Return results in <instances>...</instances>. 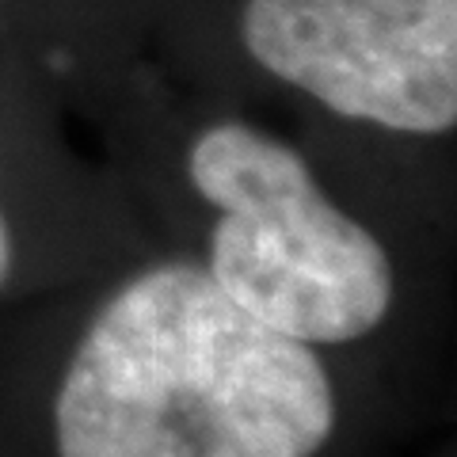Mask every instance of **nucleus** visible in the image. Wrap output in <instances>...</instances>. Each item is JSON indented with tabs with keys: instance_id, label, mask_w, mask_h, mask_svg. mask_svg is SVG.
Returning a JSON list of instances; mask_svg holds the SVG:
<instances>
[{
	"instance_id": "1",
	"label": "nucleus",
	"mask_w": 457,
	"mask_h": 457,
	"mask_svg": "<svg viewBox=\"0 0 457 457\" xmlns=\"http://www.w3.org/2000/svg\"><path fill=\"white\" fill-rule=\"evenodd\" d=\"M332 431L336 393L309 343L255 320L195 263L126 282L54 404L57 457H317Z\"/></svg>"
},
{
	"instance_id": "2",
	"label": "nucleus",
	"mask_w": 457,
	"mask_h": 457,
	"mask_svg": "<svg viewBox=\"0 0 457 457\" xmlns=\"http://www.w3.org/2000/svg\"><path fill=\"white\" fill-rule=\"evenodd\" d=\"M179 171L210 218L206 275L255 320L317 347L354 343L389 317V252L297 145L218 114L187 130Z\"/></svg>"
},
{
	"instance_id": "3",
	"label": "nucleus",
	"mask_w": 457,
	"mask_h": 457,
	"mask_svg": "<svg viewBox=\"0 0 457 457\" xmlns=\"http://www.w3.org/2000/svg\"><path fill=\"white\" fill-rule=\"evenodd\" d=\"M260 77L400 137L457 126V0H203Z\"/></svg>"
},
{
	"instance_id": "4",
	"label": "nucleus",
	"mask_w": 457,
	"mask_h": 457,
	"mask_svg": "<svg viewBox=\"0 0 457 457\" xmlns=\"http://www.w3.org/2000/svg\"><path fill=\"white\" fill-rule=\"evenodd\" d=\"M137 0H0V27H65L96 23Z\"/></svg>"
},
{
	"instance_id": "5",
	"label": "nucleus",
	"mask_w": 457,
	"mask_h": 457,
	"mask_svg": "<svg viewBox=\"0 0 457 457\" xmlns=\"http://www.w3.org/2000/svg\"><path fill=\"white\" fill-rule=\"evenodd\" d=\"M12 267H16V233H12V218L4 203H0V286L12 278Z\"/></svg>"
}]
</instances>
